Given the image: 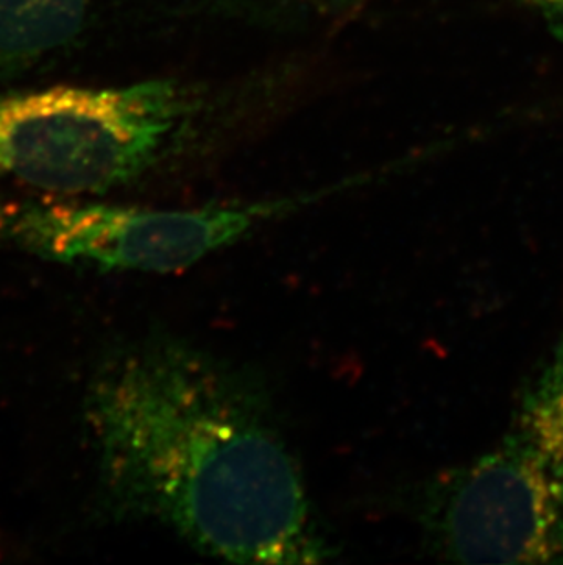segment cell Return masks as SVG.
<instances>
[{
  "label": "cell",
  "mask_w": 563,
  "mask_h": 565,
  "mask_svg": "<svg viewBox=\"0 0 563 565\" xmlns=\"http://www.w3.org/2000/svg\"><path fill=\"white\" fill-rule=\"evenodd\" d=\"M85 423L108 518L238 564L333 555L264 395L211 353L166 335L119 348L92 377Z\"/></svg>",
  "instance_id": "obj_1"
},
{
  "label": "cell",
  "mask_w": 563,
  "mask_h": 565,
  "mask_svg": "<svg viewBox=\"0 0 563 565\" xmlns=\"http://www.w3.org/2000/svg\"><path fill=\"white\" fill-rule=\"evenodd\" d=\"M289 200L152 209L63 200H0V249L99 271L174 273L242 241Z\"/></svg>",
  "instance_id": "obj_2"
},
{
  "label": "cell",
  "mask_w": 563,
  "mask_h": 565,
  "mask_svg": "<svg viewBox=\"0 0 563 565\" xmlns=\"http://www.w3.org/2000/svg\"><path fill=\"white\" fill-rule=\"evenodd\" d=\"M428 545L459 564L563 562V476L510 433L432 480L419 503Z\"/></svg>",
  "instance_id": "obj_3"
},
{
  "label": "cell",
  "mask_w": 563,
  "mask_h": 565,
  "mask_svg": "<svg viewBox=\"0 0 563 565\" xmlns=\"http://www.w3.org/2000/svg\"><path fill=\"white\" fill-rule=\"evenodd\" d=\"M85 141L83 86L0 92V178L57 191L74 172Z\"/></svg>",
  "instance_id": "obj_4"
},
{
  "label": "cell",
  "mask_w": 563,
  "mask_h": 565,
  "mask_svg": "<svg viewBox=\"0 0 563 565\" xmlns=\"http://www.w3.org/2000/svg\"><path fill=\"white\" fill-rule=\"evenodd\" d=\"M91 0H0V70L61 52L79 38Z\"/></svg>",
  "instance_id": "obj_5"
},
{
  "label": "cell",
  "mask_w": 563,
  "mask_h": 565,
  "mask_svg": "<svg viewBox=\"0 0 563 565\" xmlns=\"http://www.w3.org/2000/svg\"><path fill=\"white\" fill-rule=\"evenodd\" d=\"M510 433L563 476V333L548 363L521 394Z\"/></svg>",
  "instance_id": "obj_6"
},
{
  "label": "cell",
  "mask_w": 563,
  "mask_h": 565,
  "mask_svg": "<svg viewBox=\"0 0 563 565\" xmlns=\"http://www.w3.org/2000/svg\"><path fill=\"white\" fill-rule=\"evenodd\" d=\"M538 17H542L545 24L563 38V0H514Z\"/></svg>",
  "instance_id": "obj_7"
}]
</instances>
